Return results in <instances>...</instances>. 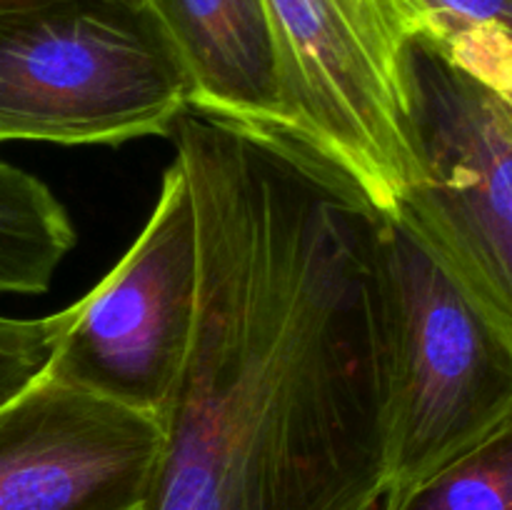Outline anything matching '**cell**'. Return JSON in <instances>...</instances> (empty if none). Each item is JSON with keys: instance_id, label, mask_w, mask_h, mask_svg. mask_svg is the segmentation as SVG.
<instances>
[{"instance_id": "3", "label": "cell", "mask_w": 512, "mask_h": 510, "mask_svg": "<svg viewBox=\"0 0 512 510\" xmlns=\"http://www.w3.org/2000/svg\"><path fill=\"white\" fill-rule=\"evenodd\" d=\"M188 105L183 68L143 0L0 8V143L123 145L170 135Z\"/></svg>"}, {"instance_id": "13", "label": "cell", "mask_w": 512, "mask_h": 510, "mask_svg": "<svg viewBox=\"0 0 512 510\" xmlns=\"http://www.w3.org/2000/svg\"><path fill=\"white\" fill-rule=\"evenodd\" d=\"M20 3H35V0H0V8H8V5H20Z\"/></svg>"}, {"instance_id": "4", "label": "cell", "mask_w": 512, "mask_h": 510, "mask_svg": "<svg viewBox=\"0 0 512 510\" xmlns=\"http://www.w3.org/2000/svg\"><path fill=\"white\" fill-rule=\"evenodd\" d=\"M410 180L398 208L512 330V88L410 33L398 60Z\"/></svg>"}, {"instance_id": "1", "label": "cell", "mask_w": 512, "mask_h": 510, "mask_svg": "<svg viewBox=\"0 0 512 510\" xmlns=\"http://www.w3.org/2000/svg\"><path fill=\"white\" fill-rule=\"evenodd\" d=\"M200 298L143 510H380L378 208L280 130L185 108Z\"/></svg>"}, {"instance_id": "6", "label": "cell", "mask_w": 512, "mask_h": 510, "mask_svg": "<svg viewBox=\"0 0 512 510\" xmlns=\"http://www.w3.org/2000/svg\"><path fill=\"white\" fill-rule=\"evenodd\" d=\"M200 243L188 175L175 158L128 253L73 303L48 373L85 393L160 418L193 340Z\"/></svg>"}, {"instance_id": "9", "label": "cell", "mask_w": 512, "mask_h": 510, "mask_svg": "<svg viewBox=\"0 0 512 510\" xmlns=\"http://www.w3.org/2000/svg\"><path fill=\"white\" fill-rule=\"evenodd\" d=\"M73 245L68 210L48 185L0 160V293H45Z\"/></svg>"}, {"instance_id": "5", "label": "cell", "mask_w": 512, "mask_h": 510, "mask_svg": "<svg viewBox=\"0 0 512 510\" xmlns=\"http://www.w3.org/2000/svg\"><path fill=\"white\" fill-rule=\"evenodd\" d=\"M293 135L343 170L378 210L410 180L398 60L403 0H265Z\"/></svg>"}, {"instance_id": "12", "label": "cell", "mask_w": 512, "mask_h": 510, "mask_svg": "<svg viewBox=\"0 0 512 510\" xmlns=\"http://www.w3.org/2000/svg\"><path fill=\"white\" fill-rule=\"evenodd\" d=\"M73 318V305L45 318L0 315V405L45 373L55 343Z\"/></svg>"}, {"instance_id": "11", "label": "cell", "mask_w": 512, "mask_h": 510, "mask_svg": "<svg viewBox=\"0 0 512 510\" xmlns=\"http://www.w3.org/2000/svg\"><path fill=\"white\" fill-rule=\"evenodd\" d=\"M380 510H512V410L448 463Z\"/></svg>"}, {"instance_id": "10", "label": "cell", "mask_w": 512, "mask_h": 510, "mask_svg": "<svg viewBox=\"0 0 512 510\" xmlns=\"http://www.w3.org/2000/svg\"><path fill=\"white\" fill-rule=\"evenodd\" d=\"M413 33L500 88H512V0H403Z\"/></svg>"}, {"instance_id": "2", "label": "cell", "mask_w": 512, "mask_h": 510, "mask_svg": "<svg viewBox=\"0 0 512 510\" xmlns=\"http://www.w3.org/2000/svg\"><path fill=\"white\" fill-rule=\"evenodd\" d=\"M395 498L512 410V330L400 208L378 210Z\"/></svg>"}, {"instance_id": "8", "label": "cell", "mask_w": 512, "mask_h": 510, "mask_svg": "<svg viewBox=\"0 0 512 510\" xmlns=\"http://www.w3.org/2000/svg\"><path fill=\"white\" fill-rule=\"evenodd\" d=\"M173 48L190 108L293 135L265 0H143Z\"/></svg>"}, {"instance_id": "7", "label": "cell", "mask_w": 512, "mask_h": 510, "mask_svg": "<svg viewBox=\"0 0 512 510\" xmlns=\"http://www.w3.org/2000/svg\"><path fill=\"white\" fill-rule=\"evenodd\" d=\"M160 420L45 370L0 405V510H143Z\"/></svg>"}]
</instances>
